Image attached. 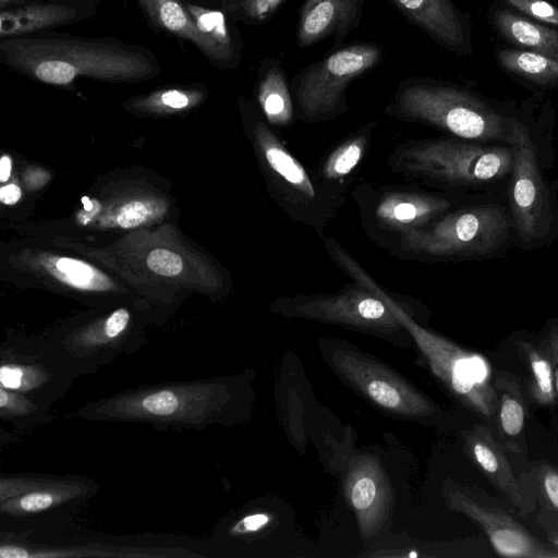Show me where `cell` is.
Returning a JSON list of instances; mask_svg holds the SVG:
<instances>
[{"label":"cell","mask_w":558,"mask_h":558,"mask_svg":"<svg viewBox=\"0 0 558 558\" xmlns=\"http://www.w3.org/2000/svg\"><path fill=\"white\" fill-rule=\"evenodd\" d=\"M271 310L289 316L354 326L390 328L402 325L385 300L353 281L336 293L296 294L277 299Z\"/></svg>","instance_id":"obj_14"},{"label":"cell","mask_w":558,"mask_h":558,"mask_svg":"<svg viewBox=\"0 0 558 558\" xmlns=\"http://www.w3.org/2000/svg\"><path fill=\"white\" fill-rule=\"evenodd\" d=\"M130 312L120 307L101 323L88 324L51 336L72 362L78 376H89L109 365L120 355H130L143 344L141 333L132 327Z\"/></svg>","instance_id":"obj_15"},{"label":"cell","mask_w":558,"mask_h":558,"mask_svg":"<svg viewBox=\"0 0 558 558\" xmlns=\"http://www.w3.org/2000/svg\"><path fill=\"white\" fill-rule=\"evenodd\" d=\"M539 524L544 527L547 535V542L558 548V524L541 521Z\"/></svg>","instance_id":"obj_42"},{"label":"cell","mask_w":558,"mask_h":558,"mask_svg":"<svg viewBox=\"0 0 558 558\" xmlns=\"http://www.w3.org/2000/svg\"><path fill=\"white\" fill-rule=\"evenodd\" d=\"M268 522V517L264 513H254L245 515L232 526L229 527L230 535H236L247 532H255L262 529Z\"/></svg>","instance_id":"obj_39"},{"label":"cell","mask_w":558,"mask_h":558,"mask_svg":"<svg viewBox=\"0 0 558 558\" xmlns=\"http://www.w3.org/2000/svg\"><path fill=\"white\" fill-rule=\"evenodd\" d=\"M0 61L39 82L66 86L81 77L135 82L161 73L157 56L117 38H85L59 33L0 40Z\"/></svg>","instance_id":"obj_1"},{"label":"cell","mask_w":558,"mask_h":558,"mask_svg":"<svg viewBox=\"0 0 558 558\" xmlns=\"http://www.w3.org/2000/svg\"><path fill=\"white\" fill-rule=\"evenodd\" d=\"M509 231V219L497 206L448 210L433 223L388 244L391 255L408 260L437 262L488 253Z\"/></svg>","instance_id":"obj_7"},{"label":"cell","mask_w":558,"mask_h":558,"mask_svg":"<svg viewBox=\"0 0 558 558\" xmlns=\"http://www.w3.org/2000/svg\"><path fill=\"white\" fill-rule=\"evenodd\" d=\"M464 444L472 462L517 510L522 514L534 510L535 496L515 477L502 446L486 425H473L464 434Z\"/></svg>","instance_id":"obj_19"},{"label":"cell","mask_w":558,"mask_h":558,"mask_svg":"<svg viewBox=\"0 0 558 558\" xmlns=\"http://www.w3.org/2000/svg\"><path fill=\"white\" fill-rule=\"evenodd\" d=\"M501 66L527 81L544 84H558V60L546 54L518 49H504L498 52Z\"/></svg>","instance_id":"obj_27"},{"label":"cell","mask_w":558,"mask_h":558,"mask_svg":"<svg viewBox=\"0 0 558 558\" xmlns=\"http://www.w3.org/2000/svg\"><path fill=\"white\" fill-rule=\"evenodd\" d=\"M408 557H410V558H416V557H417V553H415V551H411V553H409Z\"/></svg>","instance_id":"obj_45"},{"label":"cell","mask_w":558,"mask_h":558,"mask_svg":"<svg viewBox=\"0 0 558 558\" xmlns=\"http://www.w3.org/2000/svg\"><path fill=\"white\" fill-rule=\"evenodd\" d=\"M149 24L172 36L191 41L202 53L204 41L183 0H135Z\"/></svg>","instance_id":"obj_26"},{"label":"cell","mask_w":558,"mask_h":558,"mask_svg":"<svg viewBox=\"0 0 558 558\" xmlns=\"http://www.w3.org/2000/svg\"><path fill=\"white\" fill-rule=\"evenodd\" d=\"M379 120L360 126L323 158L315 178L332 194L345 198L347 190L362 165Z\"/></svg>","instance_id":"obj_22"},{"label":"cell","mask_w":558,"mask_h":558,"mask_svg":"<svg viewBox=\"0 0 558 558\" xmlns=\"http://www.w3.org/2000/svg\"><path fill=\"white\" fill-rule=\"evenodd\" d=\"M28 1L31 0H0V9L23 4Z\"/></svg>","instance_id":"obj_44"},{"label":"cell","mask_w":558,"mask_h":558,"mask_svg":"<svg viewBox=\"0 0 558 558\" xmlns=\"http://www.w3.org/2000/svg\"><path fill=\"white\" fill-rule=\"evenodd\" d=\"M414 26L438 45L462 53L468 46L465 19L451 0H389Z\"/></svg>","instance_id":"obj_20"},{"label":"cell","mask_w":558,"mask_h":558,"mask_svg":"<svg viewBox=\"0 0 558 558\" xmlns=\"http://www.w3.org/2000/svg\"><path fill=\"white\" fill-rule=\"evenodd\" d=\"M50 410L51 407L28 395L0 387V418L17 429L26 430L53 420Z\"/></svg>","instance_id":"obj_29"},{"label":"cell","mask_w":558,"mask_h":558,"mask_svg":"<svg viewBox=\"0 0 558 558\" xmlns=\"http://www.w3.org/2000/svg\"><path fill=\"white\" fill-rule=\"evenodd\" d=\"M96 10V0H31L8 7L0 11V38L50 32L89 19Z\"/></svg>","instance_id":"obj_17"},{"label":"cell","mask_w":558,"mask_h":558,"mask_svg":"<svg viewBox=\"0 0 558 558\" xmlns=\"http://www.w3.org/2000/svg\"><path fill=\"white\" fill-rule=\"evenodd\" d=\"M386 163L393 173L417 182L470 186L511 172L513 150L462 138L409 140L390 151Z\"/></svg>","instance_id":"obj_5"},{"label":"cell","mask_w":558,"mask_h":558,"mask_svg":"<svg viewBox=\"0 0 558 558\" xmlns=\"http://www.w3.org/2000/svg\"><path fill=\"white\" fill-rule=\"evenodd\" d=\"M216 8L248 25L268 22L286 0H211Z\"/></svg>","instance_id":"obj_30"},{"label":"cell","mask_w":558,"mask_h":558,"mask_svg":"<svg viewBox=\"0 0 558 558\" xmlns=\"http://www.w3.org/2000/svg\"><path fill=\"white\" fill-rule=\"evenodd\" d=\"M202 96V90L198 88H165L140 99V102L156 109L183 110L197 104Z\"/></svg>","instance_id":"obj_33"},{"label":"cell","mask_w":558,"mask_h":558,"mask_svg":"<svg viewBox=\"0 0 558 558\" xmlns=\"http://www.w3.org/2000/svg\"><path fill=\"white\" fill-rule=\"evenodd\" d=\"M494 23L510 43L558 60V31L504 9L494 13Z\"/></svg>","instance_id":"obj_25"},{"label":"cell","mask_w":558,"mask_h":558,"mask_svg":"<svg viewBox=\"0 0 558 558\" xmlns=\"http://www.w3.org/2000/svg\"><path fill=\"white\" fill-rule=\"evenodd\" d=\"M383 57L379 45L355 41L300 70L290 83L296 118L316 124L344 114L349 86L378 65Z\"/></svg>","instance_id":"obj_8"},{"label":"cell","mask_w":558,"mask_h":558,"mask_svg":"<svg viewBox=\"0 0 558 558\" xmlns=\"http://www.w3.org/2000/svg\"><path fill=\"white\" fill-rule=\"evenodd\" d=\"M150 270L161 276H177L183 269L182 258L174 252L166 248H156L147 257Z\"/></svg>","instance_id":"obj_35"},{"label":"cell","mask_w":558,"mask_h":558,"mask_svg":"<svg viewBox=\"0 0 558 558\" xmlns=\"http://www.w3.org/2000/svg\"><path fill=\"white\" fill-rule=\"evenodd\" d=\"M510 131L513 150L509 194L511 215L520 238L534 242L544 238L550 228V203L529 130L511 120Z\"/></svg>","instance_id":"obj_13"},{"label":"cell","mask_w":558,"mask_h":558,"mask_svg":"<svg viewBox=\"0 0 558 558\" xmlns=\"http://www.w3.org/2000/svg\"><path fill=\"white\" fill-rule=\"evenodd\" d=\"M545 349L550 357L553 365L556 399L558 402V326L551 328L549 331Z\"/></svg>","instance_id":"obj_40"},{"label":"cell","mask_w":558,"mask_h":558,"mask_svg":"<svg viewBox=\"0 0 558 558\" xmlns=\"http://www.w3.org/2000/svg\"><path fill=\"white\" fill-rule=\"evenodd\" d=\"M403 122L422 123L473 142L511 141L507 120L473 94L426 77L403 78L385 108Z\"/></svg>","instance_id":"obj_4"},{"label":"cell","mask_w":558,"mask_h":558,"mask_svg":"<svg viewBox=\"0 0 558 558\" xmlns=\"http://www.w3.org/2000/svg\"><path fill=\"white\" fill-rule=\"evenodd\" d=\"M233 384L198 378L140 385L89 401L75 414L92 422L144 423L156 429L203 430L230 418Z\"/></svg>","instance_id":"obj_2"},{"label":"cell","mask_w":558,"mask_h":558,"mask_svg":"<svg viewBox=\"0 0 558 558\" xmlns=\"http://www.w3.org/2000/svg\"><path fill=\"white\" fill-rule=\"evenodd\" d=\"M352 198L365 232L383 248L433 223L452 207L445 195L407 185L361 184L352 191Z\"/></svg>","instance_id":"obj_9"},{"label":"cell","mask_w":558,"mask_h":558,"mask_svg":"<svg viewBox=\"0 0 558 558\" xmlns=\"http://www.w3.org/2000/svg\"><path fill=\"white\" fill-rule=\"evenodd\" d=\"M256 90L259 109L272 128H287L293 122L296 116L291 85L279 60L262 62Z\"/></svg>","instance_id":"obj_24"},{"label":"cell","mask_w":558,"mask_h":558,"mask_svg":"<svg viewBox=\"0 0 558 558\" xmlns=\"http://www.w3.org/2000/svg\"><path fill=\"white\" fill-rule=\"evenodd\" d=\"M367 389L372 399L385 408L395 409L400 402L397 390L386 383L372 381Z\"/></svg>","instance_id":"obj_37"},{"label":"cell","mask_w":558,"mask_h":558,"mask_svg":"<svg viewBox=\"0 0 558 558\" xmlns=\"http://www.w3.org/2000/svg\"><path fill=\"white\" fill-rule=\"evenodd\" d=\"M77 377L72 362L51 340L16 338L0 345V387L52 407Z\"/></svg>","instance_id":"obj_11"},{"label":"cell","mask_w":558,"mask_h":558,"mask_svg":"<svg viewBox=\"0 0 558 558\" xmlns=\"http://www.w3.org/2000/svg\"><path fill=\"white\" fill-rule=\"evenodd\" d=\"M454 510L473 520L487 536L495 553L509 558H558V548L530 533L485 492L456 487L450 494Z\"/></svg>","instance_id":"obj_16"},{"label":"cell","mask_w":558,"mask_h":558,"mask_svg":"<svg viewBox=\"0 0 558 558\" xmlns=\"http://www.w3.org/2000/svg\"><path fill=\"white\" fill-rule=\"evenodd\" d=\"M494 387L497 396L495 418L504 446L513 453H524L526 407L519 381L507 372H498Z\"/></svg>","instance_id":"obj_23"},{"label":"cell","mask_w":558,"mask_h":558,"mask_svg":"<svg viewBox=\"0 0 558 558\" xmlns=\"http://www.w3.org/2000/svg\"><path fill=\"white\" fill-rule=\"evenodd\" d=\"M96 537V536H95ZM0 536V558L179 557L205 558V543L172 535H138L125 541Z\"/></svg>","instance_id":"obj_10"},{"label":"cell","mask_w":558,"mask_h":558,"mask_svg":"<svg viewBox=\"0 0 558 558\" xmlns=\"http://www.w3.org/2000/svg\"><path fill=\"white\" fill-rule=\"evenodd\" d=\"M21 198V190L15 184H9L0 190V201L7 205H13Z\"/></svg>","instance_id":"obj_41"},{"label":"cell","mask_w":558,"mask_h":558,"mask_svg":"<svg viewBox=\"0 0 558 558\" xmlns=\"http://www.w3.org/2000/svg\"><path fill=\"white\" fill-rule=\"evenodd\" d=\"M510 7L526 15L558 26V7L546 0H504Z\"/></svg>","instance_id":"obj_34"},{"label":"cell","mask_w":558,"mask_h":558,"mask_svg":"<svg viewBox=\"0 0 558 558\" xmlns=\"http://www.w3.org/2000/svg\"><path fill=\"white\" fill-rule=\"evenodd\" d=\"M397 317L428 347L438 375L460 401L485 421L494 420L497 396L486 357L427 332L403 310L397 312Z\"/></svg>","instance_id":"obj_12"},{"label":"cell","mask_w":558,"mask_h":558,"mask_svg":"<svg viewBox=\"0 0 558 558\" xmlns=\"http://www.w3.org/2000/svg\"><path fill=\"white\" fill-rule=\"evenodd\" d=\"M54 268L59 277L70 284L85 290H104L107 289V279L90 265L62 257L59 258Z\"/></svg>","instance_id":"obj_32"},{"label":"cell","mask_w":558,"mask_h":558,"mask_svg":"<svg viewBox=\"0 0 558 558\" xmlns=\"http://www.w3.org/2000/svg\"><path fill=\"white\" fill-rule=\"evenodd\" d=\"M0 535L43 538L54 534L53 523L95 497L98 483L84 475L9 473L1 481Z\"/></svg>","instance_id":"obj_6"},{"label":"cell","mask_w":558,"mask_h":558,"mask_svg":"<svg viewBox=\"0 0 558 558\" xmlns=\"http://www.w3.org/2000/svg\"><path fill=\"white\" fill-rule=\"evenodd\" d=\"M376 495V487L371 478L359 480L352 489V502L357 509H365L372 505Z\"/></svg>","instance_id":"obj_38"},{"label":"cell","mask_w":558,"mask_h":558,"mask_svg":"<svg viewBox=\"0 0 558 558\" xmlns=\"http://www.w3.org/2000/svg\"><path fill=\"white\" fill-rule=\"evenodd\" d=\"M518 350L529 371V390L535 402L553 405L556 399L554 371L550 357L545 348L533 343L518 342Z\"/></svg>","instance_id":"obj_28"},{"label":"cell","mask_w":558,"mask_h":558,"mask_svg":"<svg viewBox=\"0 0 558 558\" xmlns=\"http://www.w3.org/2000/svg\"><path fill=\"white\" fill-rule=\"evenodd\" d=\"M250 136L270 197L293 221L323 236L345 205L311 174L288 149L279 134L254 104L246 102Z\"/></svg>","instance_id":"obj_3"},{"label":"cell","mask_w":558,"mask_h":558,"mask_svg":"<svg viewBox=\"0 0 558 558\" xmlns=\"http://www.w3.org/2000/svg\"><path fill=\"white\" fill-rule=\"evenodd\" d=\"M11 174V159L8 156H2L0 160V180L5 182Z\"/></svg>","instance_id":"obj_43"},{"label":"cell","mask_w":558,"mask_h":558,"mask_svg":"<svg viewBox=\"0 0 558 558\" xmlns=\"http://www.w3.org/2000/svg\"><path fill=\"white\" fill-rule=\"evenodd\" d=\"M204 41L203 54L216 68L233 70L241 62L243 43L235 20L225 11L183 1Z\"/></svg>","instance_id":"obj_21"},{"label":"cell","mask_w":558,"mask_h":558,"mask_svg":"<svg viewBox=\"0 0 558 558\" xmlns=\"http://www.w3.org/2000/svg\"><path fill=\"white\" fill-rule=\"evenodd\" d=\"M534 496L543 507L544 518L547 522H554L558 518V468L542 461L533 470Z\"/></svg>","instance_id":"obj_31"},{"label":"cell","mask_w":558,"mask_h":558,"mask_svg":"<svg viewBox=\"0 0 558 558\" xmlns=\"http://www.w3.org/2000/svg\"><path fill=\"white\" fill-rule=\"evenodd\" d=\"M149 215L148 207L137 201L124 205L117 216V222L123 228H131L144 222Z\"/></svg>","instance_id":"obj_36"},{"label":"cell","mask_w":558,"mask_h":558,"mask_svg":"<svg viewBox=\"0 0 558 558\" xmlns=\"http://www.w3.org/2000/svg\"><path fill=\"white\" fill-rule=\"evenodd\" d=\"M365 0H304L296 25V45L307 48L331 38V49L342 47L360 26Z\"/></svg>","instance_id":"obj_18"}]
</instances>
